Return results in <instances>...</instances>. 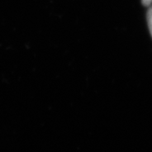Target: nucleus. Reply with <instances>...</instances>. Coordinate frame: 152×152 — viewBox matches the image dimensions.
Instances as JSON below:
<instances>
[{"instance_id":"nucleus-1","label":"nucleus","mask_w":152,"mask_h":152,"mask_svg":"<svg viewBox=\"0 0 152 152\" xmlns=\"http://www.w3.org/2000/svg\"><path fill=\"white\" fill-rule=\"evenodd\" d=\"M147 21H148V28L152 37V7L148 9V13H147Z\"/></svg>"},{"instance_id":"nucleus-2","label":"nucleus","mask_w":152,"mask_h":152,"mask_svg":"<svg viewBox=\"0 0 152 152\" xmlns=\"http://www.w3.org/2000/svg\"><path fill=\"white\" fill-rule=\"evenodd\" d=\"M142 3L145 6H149L152 3V0H142Z\"/></svg>"}]
</instances>
